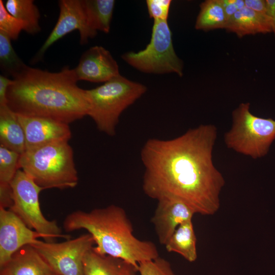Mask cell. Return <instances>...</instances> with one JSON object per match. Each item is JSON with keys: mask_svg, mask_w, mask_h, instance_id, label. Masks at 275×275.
I'll return each instance as SVG.
<instances>
[{"mask_svg": "<svg viewBox=\"0 0 275 275\" xmlns=\"http://www.w3.org/2000/svg\"><path fill=\"white\" fill-rule=\"evenodd\" d=\"M217 134L214 125L205 124L173 139L148 140L141 152L145 194L157 201H180L196 214H214L225 184L213 162Z\"/></svg>", "mask_w": 275, "mask_h": 275, "instance_id": "6da1fadb", "label": "cell"}, {"mask_svg": "<svg viewBox=\"0 0 275 275\" xmlns=\"http://www.w3.org/2000/svg\"><path fill=\"white\" fill-rule=\"evenodd\" d=\"M73 69L57 72L26 65L12 78L7 105L17 115L45 118L69 124L87 116L86 90L77 85Z\"/></svg>", "mask_w": 275, "mask_h": 275, "instance_id": "7a4b0ae2", "label": "cell"}, {"mask_svg": "<svg viewBox=\"0 0 275 275\" xmlns=\"http://www.w3.org/2000/svg\"><path fill=\"white\" fill-rule=\"evenodd\" d=\"M63 226L67 232L87 230L94 239V251L125 260L138 270L140 262L159 257L154 243L134 236L125 211L115 205L90 211H73L66 216Z\"/></svg>", "mask_w": 275, "mask_h": 275, "instance_id": "3957f363", "label": "cell"}, {"mask_svg": "<svg viewBox=\"0 0 275 275\" xmlns=\"http://www.w3.org/2000/svg\"><path fill=\"white\" fill-rule=\"evenodd\" d=\"M19 168L43 189L74 188L78 181L73 151L67 141L25 150Z\"/></svg>", "mask_w": 275, "mask_h": 275, "instance_id": "277c9868", "label": "cell"}, {"mask_svg": "<svg viewBox=\"0 0 275 275\" xmlns=\"http://www.w3.org/2000/svg\"><path fill=\"white\" fill-rule=\"evenodd\" d=\"M146 91L145 85L120 75L99 87L86 90L87 116L100 131L113 136L122 113Z\"/></svg>", "mask_w": 275, "mask_h": 275, "instance_id": "5b68a950", "label": "cell"}, {"mask_svg": "<svg viewBox=\"0 0 275 275\" xmlns=\"http://www.w3.org/2000/svg\"><path fill=\"white\" fill-rule=\"evenodd\" d=\"M249 103H241L232 112L231 128L224 136L229 149L256 159L267 155L275 140V120L255 116Z\"/></svg>", "mask_w": 275, "mask_h": 275, "instance_id": "8992f818", "label": "cell"}, {"mask_svg": "<svg viewBox=\"0 0 275 275\" xmlns=\"http://www.w3.org/2000/svg\"><path fill=\"white\" fill-rule=\"evenodd\" d=\"M121 58L128 65L144 73H175L179 76L183 75V62L174 49L172 32L167 20L154 21L151 39L145 49L127 52Z\"/></svg>", "mask_w": 275, "mask_h": 275, "instance_id": "52a82bcc", "label": "cell"}, {"mask_svg": "<svg viewBox=\"0 0 275 275\" xmlns=\"http://www.w3.org/2000/svg\"><path fill=\"white\" fill-rule=\"evenodd\" d=\"M13 204L9 209L15 213L30 229L45 235L47 242L57 238L66 240L69 234L62 233L56 220L49 221L43 214L39 202V194L44 190L24 171L19 169L11 182Z\"/></svg>", "mask_w": 275, "mask_h": 275, "instance_id": "ba28073f", "label": "cell"}, {"mask_svg": "<svg viewBox=\"0 0 275 275\" xmlns=\"http://www.w3.org/2000/svg\"><path fill=\"white\" fill-rule=\"evenodd\" d=\"M31 245L59 275H84L85 255L95 242L87 233L58 243L38 239Z\"/></svg>", "mask_w": 275, "mask_h": 275, "instance_id": "9c48e42d", "label": "cell"}, {"mask_svg": "<svg viewBox=\"0 0 275 275\" xmlns=\"http://www.w3.org/2000/svg\"><path fill=\"white\" fill-rule=\"evenodd\" d=\"M58 21L39 51L32 59L33 63L39 61L47 49L58 40L69 33L78 30L80 43L86 44L89 39L94 38L97 33L88 26L83 0H61Z\"/></svg>", "mask_w": 275, "mask_h": 275, "instance_id": "30bf717a", "label": "cell"}, {"mask_svg": "<svg viewBox=\"0 0 275 275\" xmlns=\"http://www.w3.org/2000/svg\"><path fill=\"white\" fill-rule=\"evenodd\" d=\"M46 237L29 228L13 212L0 207V267L20 249Z\"/></svg>", "mask_w": 275, "mask_h": 275, "instance_id": "8fae6325", "label": "cell"}, {"mask_svg": "<svg viewBox=\"0 0 275 275\" xmlns=\"http://www.w3.org/2000/svg\"><path fill=\"white\" fill-rule=\"evenodd\" d=\"M17 116L24 131L25 150L52 143L68 142L71 138L67 123L45 118Z\"/></svg>", "mask_w": 275, "mask_h": 275, "instance_id": "7c38bea8", "label": "cell"}, {"mask_svg": "<svg viewBox=\"0 0 275 275\" xmlns=\"http://www.w3.org/2000/svg\"><path fill=\"white\" fill-rule=\"evenodd\" d=\"M73 69L78 81L105 82L120 75L117 62L110 52L101 46L86 51Z\"/></svg>", "mask_w": 275, "mask_h": 275, "instance_id": "4fadbf2b", "label": "cell"}, {"mask_svg": "<svg viewBox=\"0 0 275 275\" xmlns=\"http://www.w3.org/2000/svg\"><path fill=\"white\" fill-rule=\"evenodd\" d=\"M194 211L184 203L174 199L158 201L151 222L161 244L165 245L182 224L192 221Z\"/></svg>", "mask_w": 275, "mask_h": 275, "instance_id": "5bb4252c", "label": "cell"}, {"mask_svg": "<svg viewBox=\"0 0 275 275\" xmlns=\"http://www.w3.org/2000/svg\"><path fill=\"white\" fill-rule=\"evenodd\" d=\"M0 275H59L31 245L17 251L5 265Z\"/></svg>", "mask_w": 275, "mask_h": 275, "instance_id": "9a60e30c", "label": "cell"}, {"mask_svg": "<svg viewBox=\"0 0 275 275\" xmlns=\"http://www.w3.org/2000/svg\"><path fill=\"white\" fill-rule=\"evenodd\" d=\"M84 275H136L138 268L122 259L101 255L91 249L83 260Z\"/></svg>", "mask_w": 275, "mask_h": 275, "instance_id": "2e32d148", "label": "cell"}, {"mask_svg": "<svg viewBox=\"0 0 275 275\" xmlns=\"http://www.w3.org/2000/svg\"><path fill=\"white\" fill-rule=\"evenodd\" d=\"M225 29L235 33L239 38L272 32L270 19L246 6L237 11L228 21Z\"/></svg>", "mask_w": 275, "mask_h": 275, "instance_id": "e0dca14e", "label": "cell"}, {"mask_svg": "<svg viewBox=\"0 0 275 275\" xmlns=\"http://www.w3.org/2000/svg\"><path fill=\"white\" fill-rule=\"evenodd\" d=\"M0 146L19 154L25 151L23 129L17 115L7 106H0Z\"/></svg>", "mask_w": 275, "mask_h": 275, "instance_id": "ac0fdd59", "label": "cell"}, {"mask_svg": "<svg viewBox=\"0 0 275 275\" xmlns=\"http://www.w3.org/2000/svg\"><path fill=\"white\" fill-rule=\"evenodd\" d=\"M197 238L192 221L181 224L166 243L169 252L176 253L190 262L197 258Z\"/></svg>", "mask_w": 275, "mask_h": 275, "instance_id": "d6986e66", "label": "cell"}, {"mask_svg": "<svg viewBox=\"0 0 275 275\" xmlns=\"http://www.w3.org/2000/svg\"><path fill=\"white\" fill-rule=\"evenodd\" d=\"M87 22L90 29L97 33H108L115 1L114 0H83Z\"/></svg>", "mask_w": 275, "mask_h": 275, "instance_id": "ffe728a7", "label": "cell"}, {"mask_svg": "<svg viewBox=\"0 0 275 275\" xmlns=\"http://www.w3.org/2000/svg\"><path fill=\"white\" fill-rule=\"evenodd\" d=\"M4 5L10 14L24 23L26 33L35 35L40 31V14L33 1L7 0Z\"/></svg>", "mask_w": 275, "mask_h": 275, "instance_id": "44dd1931", "label": "cell"}, {"mask_svg": "<svg viewBox=\"0 0 275 275\" xmlns=\"http://www.w3.org/2000/svg\"><path fill=\"white\" fill-rule=\"evenodd\" d=\"M195 23L197 30L208 31L225 29L227 20L221 0H207L200 6Z\"/></svg>", "mask_w": 275, "mask_h": 275, "instance_id": "7402d4cb", "label": "cell"}, {"mask_svg": "<svg viewBox=\"0 0 275 275\" xmlns=\"http://www.w3.org/2000/svg\"><path fill=\"white\" fill-rule=\"evenodd\" d=\"M11 39L3 31L0 30V66L6 76L12 78L18 75L26 66L14 51Z\"/></svg>", "mask_w": 275, "mask_h": 275, "instance_id": "603a6c76", "label": "cell"}, {"mask_svg": "<svg viewBox=\"0 0 275 275\" xmlns=\"http://www.w3.org/2000/svg\"><path fill=\"white\" fill-rule=\"evenodd\" d=\"M20 154L0 146V185H10L19 169Z\"/></svg>", "mask_w": 275, "mask_h": 275, "instance_id": "cb8c5ba5", "label": "cell"}, {"mask_svg": "<svg viewBox=\"0 0 275 275\" xmlns=\"http://www.w3.org/2000/svg\"><path fill=\"white\" fill-rule=\"evenodd\" d=\"M25 24L14 17L6 10L3 1H0V30L4 32L11 40L18 39L20 32L25 31Z\"/></svg>", "mask_w": 275, "mask_h": 275, "instance_id": "d4e9b609", "label": "cell"}, {"mask_svg": "<svg viewBox=\"0 0 275 275\" xmlns=\"http://www.w3.org/2000/svg\"><path fill=\"white\" fill-rule=\"evenodd\" d=\"M140 275H176L170 262L159 257L139 263Z\"/></svg>", "mask_w": 275, "mask_h": 275, "instance_id": "484cf974", "label": "cell"}, {"mask_svg": "<svg viewBox=\"0 0 275 275\" xmlns=\"http://www.w3.org/2000/svg\"><path fill=\"white\" fill-rule=\"evenodd\" d=\"M171 0H147L146 4L150 18L156 20H167L169 16Z\"/></svg>", "mask_w": 275, "mask_h": 275, "instance_id": "4316f807", "label": "cell"}, {"mask_svg": "<svg viewBox=\"0 0 275 275\" xmlns=\"http://www.w3.org/2000/svg\"><path fill=\"white\" fill-rule=\"evenodd\" d=\"M221 2L227 22L237 11L245 7L244 0H221Z\"/></svg>", "mask_w": 275, "mask_h": 275, "instance_id": "83f0119b", "label": "cell"}, {"mask_svg": "<svg viewBox=\"0 0 275 275\" xmlns=\"http://www.w3.org/2000/svg\"><path fill=\"white\" fill-rule=\"evenodd\" d=\"M244 2L246 7L269 18L265 0H244Z\"/></svg>", "mask_w": 275, "mask_h": 275, "instance_id": "f1b7e54d", "label": "cell"}, {"mask_svg": "<svg viewBox=\"0 0 275 275\" xmlns=\"http://www.w3.org/2000/svg\"><path fill=\"white\" fill-rule=\"evenodd\" d=\"M12 82V79L4 75H0V106L7 105V92Z\"/></svg>", "mask_w": 275, "mask_h": 275, "instance_id": "f546056e", "label": "cell"}, {"mask_svg": "<svg viewBox=\"0 0 275 275\" xmlns=\"http://www.w3.org/2000/svg\"><path fill=\"white\" fill-rule=\"evenodd\" d=\"M267 4L268 16L272 26V33L275 36V0H265Z\"/></svg>", "mask_w": 275, "mask_h": 275, "instance_id": "4dcf8cb0", "label": "cell"}]
</instances>
